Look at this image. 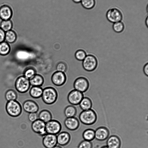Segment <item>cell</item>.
<instances>
[{"label": "cell", "instance_id": "5", "mask_svg": "<svg viewBox=\"0 0 148 148\" xmlns=\"http://www.w3.org/2000/svg\"><path fill=\"white\" fill-rule=\"evenodd\" d=\"M107 20L111 23L121 21L123 18L121 11L118 8H113L109 9L106 14Z\"/></svg>", "mask_w": 148, "mask_h": 148}, {"label": "cell", "instance_id": "38", "mask_svg": "<svg viewBox=\"0 0 148 148\" xmlns=\"http://www.w3.org/2000/svg\"><path fill=\"white\" fill-rule=\"evenodd\" d=\"M82 0H72L74 3H81Z\"/></svg>", "mask_w": 148, "mask_h": 148}, {"label": "cell", "instance_id": "28", "mask_svg": "<svg viewBox=\"0 0 148 148\" xmlns=\"http://www.w3.org/2000/svg\"><path fill=\"white\" fill-rule=\"evenodd\" d=\"M10 51V46L7 42H3L0 43V54L6 55L9 53Z\"/></svg>", "mask_w": 148, "mask_h": 148}, {"label": "cell", "instance_id": "33", "mask_svg": "<svg viewBox=\"0 0 148 148\" xmlns=\"http://www.w3.org/2000/svg\"><path fill=\"white\" fill-rule=\"evenodd\" d=\"M57 71L64 73L67 69L66 64L63 62H60L58 64L56 67Z\"/></svg>", "mask_w": 148, "mask_h": 148}, {"label": "cell", "instance_id": "9", "mask_svg": "<svg viewBox=\"0 0 148 148\" xmlns=\"http://www.w3.org/2000/svg\"><path fill=\"white\" fill-rule=\"evenodd\" d=\"M45 124L43 121L38 119L32 123L31 126V129L34 132L42 137L47 134L45 130Z\"/></svg>", "mask_w": 148, "mask_h": 148}, {"label": "cell", "instance_id": "6", "mask_svg": "<svg viewBox=\"0 0 148 148\" xmlns=\"http://www.w3.org/2000/svg\"><path fill=\"white\" fill-rule=\"evenodd\" d=\"M30 85L29 79L22 76L18 77L16 82L15 89L20 93H25L29 90Z\"/></svg>", "mask_w": 148, "mask_h": 148}, {"label": "cell", "instance_id": "4", "mask_svg": "<svg viewBox=\"0 0 148 148\" xmlns=\"http://www.w3.org/2000/svg\"><path fill=\"white\" fill-rule=\"evenodd\" d=\"M82 65L86 71L91 72L94 71L98 65V61L96 57L92 55H86L82 61Z\"/></svg>", "mask_w": 148, "mask_h": 148}, {"label": "cell", "instance_id": "40", "mask_svg": "<svg viewBox=\"0 0 148 148\" xmlns=\"http://www.w3.org/2000/svg\"><path fill=\"white\" fill-rule=\"evenodd\" d=\"M101 148H109L106 145L103 146L101 147Z\"/></svg>", "mask_w": 148, "mask_h": 148}, {"label": "cell", "instance_id": "32", "mask_svg": "<svg viewBox=\"0 0 148 148\" xmlns=\"http://www.w3.org/2000/svg\"><path fill=\"white\" fill-rule=\"evenodd\" d=\"M36 74L35 70L33 68H30L26 70L24 73V76L29 79Z\"/></svg>", "mask_w": 148, "mask_h": 148}, {"label": "cell", "instance_id": "31", "mask_svg": "<svg viewBox=\"0 0 148 148\" xmlns=\"http://www.w3.org/2000/svg\"><path fill=\"white\" fill-rule=\"evenodd\" d=\"M92 143L90 141L83 140L79 144L77 148H92Z\"/></svg>", "mask_w": 148, "mask_h": 148}, {"label": "cell", "instance_id": "13", "mask_svg": "<svg viewBox=\"0 0 148 148\" xmlns=\"http://www.w3.org/2000/svg\"><path fill=\"white\" fill-rule=\"evenodd\" d=\"M64 123L66 128L71 131L76 130L80 125L79 120L75 117L66 118L64 121Z\"/></svg>", "mask_w": 148, "mask_h": 148}, {"label": "cell", "instance_id": "2", "mask_svg": "<svg viewBox=\"0 0 148 148\" xmlns=\"http://www.w3.org/2000/svg\"><path fill=\"white\" fill-rule=\"evenodd\" d=\"M79 120L82 124L86 125H91L96 121L97 116L95 112L91 109L82 110L79 114Z\"/></svg>", "mask_w": 148, "mask_h": 148}, {"label": "cell", "instance_id": "35", "mask_svg": "<svg viewBox=\"0 0 148 148\" xmlns=\"http://www.w3.org/2000/svg\"><path fill=\"white\" fill-rule=\"evenodd\" d=\"M5 32L0 27V43L3 42L5 39Z\"/></svg>", "mask_w": 148, "mask_h": 148}, {"label": "cell", "instance_id": "11", "mask_svg": "<svg viewBox=\"0 0 148 148\" xmlns=\"http://www.w3.org/2000/svg\"><path fill=\"white\" fill-rule=\"evenodd\" d=\"M22 108L23 110L27 113H37L39 109L37 103L31 99L25 101L23 104Z\"/></svg>", "mask_w": 148, "mask_h": 148}, {"label": "cell", "instance_id": "15", "mask_svg": "<svg viewBox=\"0 0 148 148\" xmlns=\"http://www.w3.org/2000/svg\"><path fill=\"white\" fill-rule=\"evenodd\" d=\"M57 144L61 146H64L70 142L71 136L70 134L66 131L60 132L56 135Z\"/></svg>", "mask_w": 148, "mask_h": 148}, {"label": "cell", "instance_id": "23", "mask_svg": "<svg viewBox=\"0 0 148 148\" xmlns=\"http://www.w3.org/2000/svg\"><path fill=\"white\" fill-rule=\"evenodd\" d=\"M64 114L66 118L75 117L77 113V109L75 106L69 105L66 106L64 110Z\"/></svg>", "mask_w": 148, "mask_h": 148}, {"label": "cell", "instance_id": "7", "mask_svg": "<svg viewBox=\"0 0 148 148\" xmlns=\"http://www.w3.org/2000/svg\"><path fill=\"white\" fill-rule=\"evenodd\" d=\"M62 126L60 122L57 120H51L45 124V130L47 134L57 135L62 130Z\"/></svg>", "mask_w": 148, "mask_h": 148}, {"label": "cell", "instance_id": "27", "mask_svg": "<svg viewBox=\"0 0 148 148\" xmlns=\"http://www.w3.org/2000/svg\"><path fill=\"white\" fill-rule=\"evenodd\" d=\"M81 3L82 7L87 10L93 8L95 5V0H82Z\"/></svg>", "mask_w": 148, "mask_h": 148}, {"label": "cell", "instance_id": "39", "mask_svg": "<svg viewBox=\"0 0 148 148\" xmlns=\"http://www.w3.org/2000/svg\"><path fill=\"white\" fill-rule=\"evenodd\" d=\"M53 148H62L61 146L59 145H56V146L53 147Z\"/></svg>", "mask_w": 148, "mask_h": 148}, {"label": "cell", "instance_id": "18", "mask_svg": "<svg viewBox=\"0 0 148 148\" xmlns=\"http://www.w3.org/2000/svg\"><path fill=\"white\" fill-rule=\"evenodd\" d=\"M106 144V146L109 148H120L121 141L118 136L112 135L107 139Z\"/></svg>", "mask_w": 148, "mask_h": 148}, {"label": "cell", "instance_id": "36", "mask_svg": "<svg viewBox=\"0 0 148 148\" xmlns=\"http://www.w3.org/2000/svg\"><path fill=\"white\" fill-rule=\"evenodd\" d=\"M143 71L145 74L147 76L148 75V63H147L144 66Z\"/></svg>", "mask_w": 148, "mask_h": 148}, {"label": "cell", "instance_id": "10", "mask_svg": "<svg viewBox=\"0 0 148 148\" xmlns=\"http://www.w3.org/2000/svg\"><path fill=\"white\" fill-rule=\"evenodd\" d=\"M89 86V83L88 80L84 77H80L77 78L73 84L74 89L82 93L87 90Z\"/></svg>", "mask_w": 148, "mask_h": 148}, {"label": "cell", "instance_id": "22", "mask_svg": "<svg viewBox=\"0 0 148 148\" xmlns=\"http://www.w3.org/2000/svg\"><path fill=\"white\" fill-rule=\"evenodd\" d=\"M92 104L90 99L87 97H84L79 105L82 110H84L91 109Z\"/></svg>", "mask_w": 148, "mask_h": 148}, {"label": "cell", "instance_id": "14", "mask_svg": "<svg viewBox=\"0 0 148 148\" xmlns=\"http://www.w3.org/2000/svg\"><path fill=\"white\" fill-rule=\"evenodd\" d=\"M51 80L54 85L60 86L65 83L66 80V75L64 73L57 71L53 74Z\"/></svg>", "mask_w": 148, "mask_h": 148}, {"label": "cell", "instance_id": "34", "mask_svg": "<svg viewBox=\"0 0 148 148\" xmlns=\"http://www.w3.org/2000/svg\"><path fill=\"white\" fill-rule=\"evenodd\" d=\"M28 119L29 122L32 123L38 119V114L36 112L28 113Z\"/></svg>", "mask_w": 148, "mask_h": 148}, {"label": "cell", "instance_id": "3", "mask_svg": "<svg viewBox=\"0 0 148 148\" xmlns=\"http://www.w3.org/2000/svg\"><path fill=\"white\" fill-rule=\"evenodd\" d=\"M6 110L9 115L12 117H16L24 111L20 104L16 100L8 101L6 106Z\"/></svg>", "mask_w": 148, "mask_h": 148}, {"label": "cell", "instance_id": "1", "mask_svg": "<svg viewBox=\"0 0 148 148\" xmlns=\"http://www.w3.org/2000/svg\"><path fill=\"white\" fill-rule=\"evenodd\" d=\"M58 97V93L55 89L52 87H48L43 89L41 97L44 103L51 105L56 102Z\"/></svg>", "mask_w": 148, "mask_h": 148}, {"label": "cell", "instance_id": "8", "mask_svg": "<svg viewBox=\"0 0 148 148\" xmlns=\"http://www.w3.org/2000/svg\"><path fill=\"white\" fill-rule=\"evenodd\" d=\"M84 97L83 93L74 89L69 93L67 99L70 104L75 106L78 105Z\"/></svg>", "mask_w": 148, "mask_h": 148}, {"label": "cell", "instance_id": "29", "mask_svg": "<svg viewBox=\"0 0 148 148\" xmlns=\"http://www.w3.org/2000/svg\"><path fill=\"white\" fill-rule=\"evenodd\" d=\"M124 27V23L121 21L113 23L112 25L113 31L117 33H120L123 32Z\"/></svg>", "mask_w": 148, "mask_h": 148}, {"label": "cell", "instance_id": "21", "mask_svg": "<svg viewBox=\"0 0 148 148\" xmlns=\"http://www.w3.org/2000/svg\"><path fill=\"white\" fill-rule=\"evenodd\" d=\"M30 85L32 86H41L43 84L44 79L40 75L35 74L29 79Z\"/></svg>", "mask_w": 148, "mask_h": 148}, {"label": "cell", "instance_id": "16", "mask_svg": "<svg viewBox=\"0 0 148 148\" xmlns=\"http://www.w3.org/2000/svg\"><path fill=\"white\" fill-rule=\"evenodd\" d=\"M109 133V130L106 127H99L95 131V138L99 141H104L108 138Z\"/></svg>", "mask_w": 148, "mask_h": 148}, {"label": "cell", "instance_id": "26", "mask_svg": "<svg viewBox=\"0 0 148 148\" xmlns=\"http://www.w3.org/2000/svg\"><path fill=\"white\" fill-rule=\"evenodd\" d=\"M16 35L13 31L10 30L5 33V39L9 43H13L16 40Z\"/></svg>", "mask_w": 148, "mask_h": 148}, {"label": "cell", "instance_id": "24", "mask_svg": "<svg viewBox=\"0 0 148 148\" xmlns=\"http://www.w3.org/2000/svg\"><path fill=\"white\" fill-rule=\"evenodd\" d=\"M82 136L84 140L91 141L95 138V131L92 129H87L83 132Z\"/></svg>", "mask_w": 148, "mask_h": 148}, {"label": "cell", "instance_id": "25", "mask_svg": "<svg viewBox=\"0 0 148 148\" xmlns=\"http://www.w3.org/2000/svg\"><path fill=\"white\" fill-rule=\"evenodd\" d=\"M12 26V23L10 19L2 20L0 23V27L5 32L11 30Z\"/></svg>", "mask_w": 148, "mask_h": 148}, {"label": "cell", "instance_id": "20", "mask_svg": "<svg viewBox=\"0 0 148 148\" xmlns=\"http://www.w3.org/2000/svg\"><path fill=\"white\" fill-rule=\"evenodd\" d=\"M43 89L40 86H32L29 89V95L33 98L39 99L41 97Z\"/></svg>", "mask_w": 148, "mask_h": 148}, {"label": "cell", "instance_id": "30", "mask_svg": "<svg viewBox=\"0 0 148 148\" xmlns=\"http://www.w3.org/2000/svg\"><path fill=\"white\" fill-rule=\"evenodd\" d=\"M86 56V53L85 51L82 49L78 50L75 54L76 58L79 61H83Z\"/></svg>", "mask_w": 148, "mask_h": 148}, {"label": "cell", "instance_id": "17", "mask_svg": "<svg viewBox=\"0 0 148 148\" xmlns=\"http://www.w3.org/2000/svg\"><path fill=\"white\" fill-rule=\"evenodd\" d=\"M12 15V10L9 6L5 5L0 7V18L2 20H10Z\"/></svg>", "mask_w": 148, "mask_h": 148}, {"label": "cell", "instance_id": "19", "mask_svg": "<svg viewBox=\"0 0 148 148\" xmlns=\"http://www.w3.org/2000/svg\"><path fill=\"white\" fill-rule=\"evenodd\" d=\"M38 119L45 123L52 119L51 112L47 109H43L41 110L38 114Z\"/></svg>", "mask_w": 148, "mask_h": 148}, {"label": "cell", "instance_id": "12", "mask_svg": "<svg viewBox=\"0 0 148 148\" xmlns=\"http://www.w3.org/2000/svg\"><path fill=\"white\" fill-rule=\"evenodd\" d=\"M42 137V145L45 148H53L57 145L56 135L47 134Z\"/></svg>", "mask_w": 148, "mask_h": 148}, {"label": "cell", "instance_id": "37", "mask_svg": "<svg viewBox=\"0 0 148 148\" xmlns=\"http://www.w3.org/2000/svg\"><path fill=\"white\" fill-rule=\"evenodd\" d=\"M145 23L146 25V26L147 27H148V16L146 18V19H145Z\"/></svg>", "mask_w": 148, "mask_h": 148}]
</instances>
